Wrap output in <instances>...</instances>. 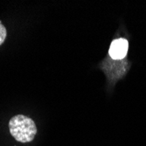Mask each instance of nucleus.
Masks as SVG:
<instances>
[{"label":"nucleus","instance_id":"f257e3e1","mask_svg":"<svg viewBox=\"0 0 146 146\" xmlns=\"http://www.w3.org/2000/svg\"><path fill=\"white\" fill-rule=\"evenodd\" d=\"M9 129L11 136L23 143L32 142L37 134V127L33 120L24 115L13 116L9 122Z\"/></svg>","mask_w":146,"mask_h":146},{"label":"nucleus","instance_id":"f03ea898","mask_svg":"<svg viewBox=\"0 0 146 146\" xmlns=\"http://www.w3.org/2000/svg\"><path fill=\"white\" fill-rule=\"evenodd\" d=\"M129 48L128 40L125 38H117L112 41L109 54L114 60H123L126 57Z\"/></svg>","mask_w":146,"mask_h":146},{"label":"nucleus","instance_id":"7ed1b4c3","mask_svg":"<svg viewBox=\"0 0 146 146\" xmlns=\"http://www.w3.org/2000/svg\"><path fill=\"white\" fill-rule=\"evenodd\" d=\"M6 36H7V31H6V28L5 26L0 24V46H1L6 38Z\"/></svg>","mask_w":146,"mask_h":146},{"label":"nucleus","instance_id":"20e7f679","mask_svg":"<svg viewBox=\"0 0 146 146\" xmlns=\"http://www.w3.org/2000/svg\"><path fill=\"white\" fill-rule=\"evenodd\" d=\"M1 23H2V22H1V20H0V24H1Z\"/></svg>","mask_w":146,"mask_h":146}]
</instances>
